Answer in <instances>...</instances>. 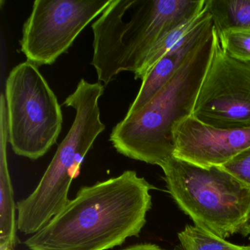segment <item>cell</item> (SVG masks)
<instances>
[{"mask_svg": "<svg viewBox=\"0 0 250 250\" xmlns=\"http://www.w3.org/2000/svg\"><path fill=\"white\" fill-rule=\"evenodd\" d=\"M184 250H245L247 247L232 244L210 231L187 225L178 233Z\"/></svg>", "mask_w": 250, "mask_h": 250, "instance_id": "5bb4252c", "label": "cell"}, {"mask_svg": "<svg viewBox=\"0 0 250 250\" xmlns=\"http://www.w3.org/2000/svg\"><path fill=\"white\" fill-rule=\"evenodd\" d=\"M160 167L168 191L194 225L223 238L250 233V187L221 167L172 156Z\"/></svg>", "mask_w": 250, "mask_h": 250, "instance_id": "5b68a950", "label": "cell"}, {"mask_svg": "<svg viewBox=\"0 0 250 250\" xmlns=\"http://www.w3.org/2000/svg\"><path fill=\"white\" fill-rule=\"evenodd\" d=\"M111 0H36L23 26L21 51L38 67L50 65L72 46Z\"/></svg>", "mask_w": 250, "mask_h": 250, "instance_id": "52a82bcc", "label": "cell"}, {"mask_svg": "<svg viewBox=\"0 0 250 250\" xmlns=\"http://www.w3.org/2000/svg\"><path fill=\"white\" fill-rule=\"evenodd\" d=\"M213 33L137 113L118 123L109 140L117 151L134 160L160 167L173 156V128L191 116L213 54Z\"/></svg>", "mask_w": 250, "mask_h": 250, "instance_id": "3957f363", "label": "cell"}, {"mask_svg": "<svg viewBox=\"0 0 250 250\" xmlns=\"http://www.w3.org/2000/svg\"><path fill=\"white\" fill-rule=\"evenodd\" d=\"M173 156L204 167H221L250 147V128L219 129L191 115L173 128Z\"/></svg>", "mask_w": 250, "mask_h": 250, "instance_id": "9c48e42d", "label": "cell"}, {"mask_svg": "<svg viewBox=\"0 0 250 250\" xmlns=\"http://www.w3.org/2000/svg\"><path fill=\"white\" fill-rule=\"evenodd\" d=\"M206 0H111L92 24L91 64L99 83L135 74L159 41L199 15Z\"/></svg>", "mask_w": 250, "mask_h": 250, "instance_id": "7a4b0ae2", "label": "cell"}, {"mask_svg": "<svg viewBox=\"0 0 250 250\" xmlns=\"http://www.w3.org/2000/svg\"><path fill=\"white\" fill-rule=\"evenodd\" d=\"M154 187L133 170L80 188L43 228L30 250H108L137 236L151 208Z\"/></svg>", "mask_w": 250, "mask_h": 250, "instance_id": "6da1fadb", "label": "cell"}, {"mask_svg": "<svg viewBox=\"0 0 250 250\" xmlns=\"http://www.w3.org/2000/svg\"><path fill=\"white\" fill-rule=\"evenodd\" d=\"M221 167L250 187V147Z\"/></svg>", "mask_w": 250, "mask_h": 250, "instance_id": "2e32d148", "label": "cell"}, {"mask_svg": "<svg viewBox=\"0 0 250 250\" xmlns=\"http://www.w3.org/2000/svg\"><path fill=\"white\" fill-rule=\"evenodd\" d=\"M210 14L205 8L203 11L197 17L188 22L179 26L172 31L169 32L164 36L160 41L155 44L146 57L141 68L134 74L135 80H141L143 81L147 73L154 66L155 64L169 51H170L180 41L182 40L190 32L192 31L199 24H201L206 19L210 17Z\"/></svg>", "mask_w": 250, "mask_h": 250, "instance_id": "4fadbf2b", "label": "cell"}, {"mask_svg": "<svg viewBox=\"0 0 250 250\" xmlns=\"http://www.w3.org/2000/svg\"><path fill=\"white\" fill-rule=\"evenodd\" d=\"M245 250H250V246H248V247H247V249H246Z\"/></svg>", "mask_w": 250, "mask_h": 250, "instance_id": "ac0fdd59", "label": "cell"}, {"mask_svg": "<svg viewBox=\"0 0 250 250\" xmlns=\"http://www.w3.org/2000/svg\"><path fill=\"white\" fill-rule=\"evenodd\" d=\"M217 36L229 31L250 30V0H206Z\"/></svg>", "mask_w": 250, "mask_h": 250, "instance_id": "7c38bea8", "label": "cell"}, {"mask_svg": "<svg viewBox=\"0 0 250 250\" xmlns=\"http://www.w3.org/2000/svg\"><path fill=\"white\" fill-rule=\"evenodd\" d=\"M217 36L222 49L229 56L250 62V30L226 32Z\"/></svg>", "mask_w": 250, "mask_h": 250, "instance_id": "9a60e30c", "label": "cell"}, {"mask_svg": "<svg viewBox=\"0 0 250 250\" xmlns=\"http://www.w3.org/2000/svg\"><path fill=\"white\" fill-rule=\"evenodd\" d=\"M104 87L82 79L63 104L75 109L74 122L34 191L17 203V228L24 235L43 228L69 202L73 180L96 138L104 131L99 100Z\"/></svg>", "mask_w": 250, "mask_h": 250, "instance_id": "277c9868", "label": "cell"}, {"mask_svg": "<svg viewBox=\"0 0 250 250\" xmlns=\"http://www.w3.org/2000/svg\"><path fill=\"white\" fill-rule=\"evenodd\" d=\"M192 116L219 129L250 128V62L229 56L217 34Z\"/></svg>", "mask_w": 250, "mask_h": 250, "instance_id": "ba28073f", "label": "cell"}, {"mask_svg": "<svg viewBox=\"0 0 250 250\" xmlns=\"http://www.w3.org/2000/svg\"><path fill=\"white\" fill-rule=\"evenodd\" d=\"M8 143L16 154L32 160L57 143L62 114L56 95L30 61L14 67L5 83Z\"/></svg>", "mask_w": 250, "mask_h": 250, "instance_id": "8992f818", "label": "cell"}, {"mask_svg": "<svg viewBox=\"0 0 250 250\" xmlns=\"http://www.w3.org/2000/svg\"><path fill=\"white\" fill-rule=\"evenodd\" d=\"M213 30V20L210 16L164 55L142 81L138 94L125 116H131L141 110L184 65L190 55L207 40Z\"/></svg>", "mask_w": 250, "mask_h": 250, "instance_id": "30bf717a", "label": "cell"}, {"mask_svg": "<svg viewBox=\"0 0 250 250\" xmlns=\"http://www.w3.org/2000/svg\"><path fill=\"white\" fill-rule=\"evenodd\" d=\"M8 143L6 99L2 93L0 99V250H16L18 231L17 204L7 158Z\"/></svg>", "mask_w": 250, "mask_h": 250, "instance_id": "8fae6325", "label": "cell"}, {"mask_svg": "<svg viewBox=\"0 0 250 250\" xmlns=\"http://www.w3.org/2000/svg\"><path fill=\"white\" fill-rule=\"evenodd\" d=\"M123 250H166L156 244H140L131 246Z\"/></svg>", "mask_w": 250, "mask_h": 250, "instance_id": "e0dca14e", "label": "cell"}]
</instances>
